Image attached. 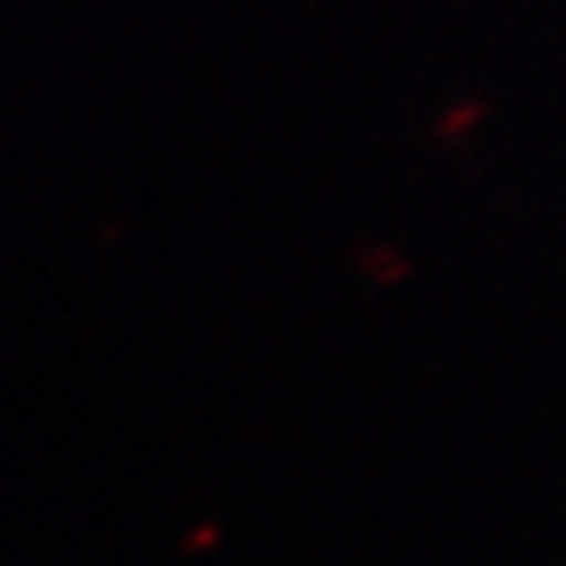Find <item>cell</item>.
<instances>
[{
  "label": "cell",
  "mask_w": 566,
  "mask_h": 566,
  "mask_svg": "<svg viewBox=\"0 0 566 566\" xmlns=\"http://www.w3.org/2000/svg\"><path fill=\"white\" fill-rule=\"evenodd\" d=\"M484 115V103H460L457 111H449V115L441 118V126H437V130L441 134H460V130H469L472 123H476V118Z\"/></svg>",
  "instance_id": "obj_1"
}]
</instances>
